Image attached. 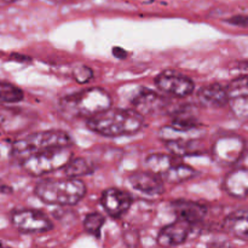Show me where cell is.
I'll use <instances>...</instances> for the list:
<instances>
[{"label": "cell", "instance_id": "24", "mask_svg": "<svg viewBox=\"0 0 248 248\" xmlns=\"http://www.w3.org/2000/svg\"><path fill=\"white\" fill-rule=\"evenodd\" d=\"M104 222H106V219H104V217L101 213H89L84 219L85 232L93 235V236H99L102 228H103L104 225Z\"/></svg>", "mask_w": 248, "mask_h": 248}, {"label": "cell", "instance_id": "10", "mask_svg": "<svg viewBox=\"0 0 248 248\" xmlns=\"http://www.w3.org/2000/svg\"><path fill=\"white\" fill-rule=\"evenodd\" d=\"M101 203L110 217L120 218L130 210L132 205V196L127 191L109 188L102 194Z\"/></svg>", "mask_w": 248, "mask_h": 248}, {"label": "cell", "instance_id": "17", "mask_svg": "<svg viewBox=\"0 0 248 248\" xmlns=\"http://www.w3.org/2000/svg\"><path fill=\"white\" fill-rule=\"evenodd\" d=\"M224 228L237 239L248 241V210H239L227 217Z\"/></svg>", "mask_w": 248, "mask_h": 248}, {"label": "cell", "instance_id": "16", "mask_svg": "<svg viewBox=\"0 0 248 248\" xmlns=\"http://www.w3.org/2000/svg\"><path fill=\"white\" fill-rule=\"evenodd\" d=\"M159 137L165 144H167V143L198 140L202 137V132L199 126L198 127H181L172 124L171 126H164L160 128Z\"/></svg>", "mask_w": 248, "mask_h": 248}, {"label": "cell", "instance_id": "21", "mask_svg": "<svg viewBox=\"0 0 248 248\" xmlns=\"http://www.w3.org/2000/svg\"><path fill=\"white\" fill-rule=\"evenodd\" d=\"M201 138L198 140H184V142H173V143H167V148L171 150L173 154L176 155H195L201 154L203 153V148L201 147L200 142Z\"/></svg>", "mask_w": 248, "mask_h": 248}, {"label": "cell", "instance_id": "15", "mask_svg": "<svg viewBox=\"0 0 248 248\" xmlns=\"http://www.w3.org/2000/svg\"><path fill=\"white\" fill-rule=\"evenodd\" d=\"M172 208H173V212L176 213L178 219L183 220L190 225L202 222L206 212H207L205 206L188 200L174 201V202H172Z\"/></svg>", "mask_w": 248, "mask_h": 248}, {"label": "cell", "instance_id": "9", "mask_svg": "<svg viewBox=\"0 0 248 248\" xmlns=\"http://www.w3.org/2000/svg\"><path fill=\"white\" fill-rule=\"evenodd\" d=\"M128 183L135 190L149 198H156L165 193L161 177L150 171H137L128 176Z\"/></svg>", "mask_w": 248, "mask_h": 248}, {"label": "cell", "instance_id": "28", "mask_svg": "<svg viewBox=\"0 0 248 248\" xmlns=\"http://www.w3.org/2000/svg\"><path fill=\"white\" fill-rule=\"evenodd\" d=\"M10 58L14 61H18V62H29V61H31L29 57H27V56L24 55H19V53H12V55L10 56Z\"/></svg>", "mask_w": 248, "mask_h": 248}, {"label": "cell", "instance_id": "22", "mask_svg": "<svg viewBox=\"0 0 248 248\" xmlns=\"http://www.w3.org/2000/svg\"><path fill=\"white\" fill-rule=\"evenodd\" d=\"M24 98V93L18 86L9 81L0 80V103H18Z\"/></svg>", "mask_w": 248, "mask_h": 248}, {"label": "cell", "instance_id": "18", "mask_svg": "<svg viewBox=\"0 0 248 248\" xmlns=\"http://www.w3.org/2000/svg\"><path fill=\"white\" fill-rule=\"evenodd\" d=\"M174 165L173 157L169 154H150L145 159L144 167L147 171L162 177Z\"/></svg>", "mask_w": 248, "mask_h": 248}, {"label": "cell", "instance_id": "31", "mask_svg": "<svg viewBox=\"0 0 248 248\" xmlns=\"http://www.w3.org/2000/svg\"><path fill=\"white\" fill-rule=\"evenodd\" d=\"M51 1H56V2H64V1H70V0H51Z\"/></svg>", "mask_w": 248, "mask_h": 248}, {"label": "cell", "instance_id": "5", "mask_svg": "<svg viewBox=\"0 0 248 248\" xmlns=\"http://www.w3.org/2000/svg\"><path fill=\"white\" fill-rule=\"evenodd\" d=\"M72 159L73 154L68 147L53 148L24 157L22 167L31 176L41 177L64 169Z\"/></svg>", "mask_w": 248, "mask_h": 248}, {"label": "cell", "instance_id": "20", "mask_svg": "<svg viewBox=\"0 0 248 248\" xmlns=\"http://www.w3.org/2000/svg\"><path fill=\"white\" fill-rule=\"evenodd\" d=\"M63 170H64V174L67 177L79 178V177H84L92 173L94 167L91 162L87 161L84 157H77V159L70 160Z\"/></svg>", "mask_w": 248, "mask_h": 248}, {"label": "cell", "instance_id": "4", "mask_svg": "<svg viewBox=\"0 0 248 248\" xmlns=\"http://www.w3.org/2000/svg\"><path fill=\"white\" fill-rule=\"evenodd\" d=\"M72 137L64 131H41V132L31 133V135L16 140L12 144L11 154L22 161L24 157L29 156L34 153L53 149V148L69 147L72 145Z\"/></svg>", "mask_w": 248, "mask_h": 248}, {"label": "cell", "instance_id": "27", "mask_svg": "<svg viewBox=\"0 0 248 248\" xmlns=\"http://www.w3.org/2000/svg\"><path fill=\"white\" fill-rule=\"evenodd\" d=\"M228 23H232L234 26L239 27H247L248 26V17L244 16V15H237V16L232 17V18L227 19Z\"/></svg>", "mask_w": 248, "mask_h": 248}, {"label": "cell", "instance_id": "26", "mask_svg": "<svg viewBox=\"0 0 248 248\" xmlns=\"http://www.w3.org/2000/svg\"><path fill=\"white\" fill-rule=\"evenodd\" d=\"M72 75L79 84H87L93 79V70L85 64H78L73 68Z\"/></svg>", "mask_w": 248, "mask_h": 248}, {"label": "cell", "instance_id": "13", "mask_svg": "<svg viewBox=\"0 0 248 248\" xmlns=\"http://www.w3.org/2000/svg\"><path fill=\"white\" fill-rule=\"evenodd\" d=\"M198 99L203 107L220 108L229 103L230 94L228 87L222 86L220 84H210L199 90Z\"/></svg>", "mask_w": 248, "mask_h": 248}, {"label": "cell", "instance_id": "12", "mask_svg": "<svg viewBox=\"0 0 248 248\" xmlns=\"http://www.w3.org/2000/svg\"><path fill=\"white\" fill-rule=\"evenodd\" d=\"M166 101L164 97L150 90H140L135 98L132 99V106L136 111L140 115H152L164 109Z\"/></svg>", "mask_w": 248, "mask_h": 248}, {"label": "cell", "instance_id": "19", "mask_svg": "<svg viewBox=\"0 0 248 248\" xmlns=\"http://www.w3.org/2000/svg\"><path fill=\"white\" fill-rule=\"evenodd\" d=\"M196 176V170L188 165H173L164 176L161 177L169 183L178 184L189 181Z\"/></svg>", "mask_w": 248, "mask_h": 248}, {"label": "cell", "instance_id": "1", "mask_svg": "<svg viewBox=\"0 0 248 248\" xmlns=\"http://www.w3.org/2000/svg\"><path fill=\"white\" fill-rule=\"evenodd\" d=\"M144 125V119L138 111L130 109L108 108L87 119V127L104 137H121L137 133Z\"/></svg>", "mask_w": 248, "mask_h": 248}, {"label": "cell", "instance_id": "2", "mask_svg": "<svg viewBox=\"0 0 248 248\" xmlns=\"http://www.w3.org/2000/svg\"><path fill=\"white\" fill-rule=\"evenodd\" d=\"M34 194L44 203L53 206H74L82 200L86 186L79 178L44 179L34 189Z\"/></svg>", "mask_w": 248, "mask_h": 248}, {"label": "cell", "instance_id": "32", "mask_svg": "<svg viewBox=\"0 0 248 248\" xmlns=\"http://www.w3.org/2000/svg\"><path fill=\"white\" fill-rule=\"evenodd\" d=\"M1 245H2V244H1V242H0V246H1Z\"/></svg>", "mask_w": 248, "mask_h": 248}, {"label": "cell", "instance_id": "7", "mask_svg": "<svg viewBox=\"0 0 248 248\" xmlns=\"http://www.w3.org/2000/svg\"><path fill=\"white\" fill-rule=\"evenodd\" d=\"M11 223L23 234H44L53 228V223L45 213L33 208L14 211L11 213Z\"/></svg>", "mask_w": 248, "mask_h": 248}, {"label": "cell", "instance_id": "30", "mask_svg": "<svg viewBox=\"0 0 248 248\" xmlns=\"http://www.w3.org/2000/svg\"><path fill=\"white\" fill-rule=\"evenodd\" d=\"M4 2H9V4H11V2H17L19 1V0H2Z\"/></svg>", "mask_w": 248, "mask_h": 248}, {"label": "cell", "instance_id": "8", "mask_svg": "<svg viewBox=\"0 0 248 248\" xmlns=\"http://www.w3.org/2000/svg\"><path fill=\"white\" fill-rule=\"evenodd\" d=\"M155 85L164 93L171 94L177 98L188 97L194 91V81L190 78L176 72L164 70L155 78Z\"/></svg>", "mask_w": 248, "mask_h": 248}, {"label": "cell", "instance_id": "29", "mask_svg": "<svg viewBox=\"0 0 248 248\" xmlns=\"http://www.w3.org/2000/svg\"><path fill=\"white\" fill-rule=\"evenodd\" d=\"M0 193H11V189L9 186H0Z\"/></svg>", "mask_w": 248, "mask_h": 248}, {"label": "cell", "instance_id": "23", "mask_svg": "<svg viewBox=\"0 0 248 248\" xmlns=\"http://www.w3.org/2000/svg\"><path fill=\"white\" fill-rule=\"evenodd\" d=\"M229 106L232 114L240 120H248V94L230 97Z\"/></svg>", "mask_w": 248, "mask_h": 248}, {"label": "cell", "instance_id": "25", "mask_svg": "<svg viewBox=\"0 0 248 248\" xmlns=\"http://www.w3.org/2000/svg\"><path fill=\"white\" fill-rule=\"evenodd\" d=\"M230 97L240 96V94H248V74L241 75L230 82L228 86Z\"/></svg>", "mask_w": 248, "mask_h": 248}, {"label": "cell", "instance_id": "11", "mask_svg": "<svg viewBox=\"0 0 248 248\" xmlns=\"http://www.w3.org/2000/svg\"><path fill=\"white\" fill-rule=\"evenodd\" d=\"M188 223L178 219L172 224L166 225L160 230L157 235V244L162 247H174L184 244L190 232Z\"/></svg>", "mask_w": 248, "mask_h": 248}, {"label": "cell", "instance_id": "14", "mask_svg": "<svg viewBox=\"0 0 248 248\" xmlns=\"http://www.w3.org/2000/svg\"><path fill=\"white\" fill-rule=\"evenodd\" d=\"M223 189L225 193L236 199H245L248 196V169H236L229 172L223 181Z\"/></svg>", "mask_w": 248, "mask_h": 248}, {"label": "cell", "instance_id": "3", "mask_svg": "<svg viewBox=\"0 0 248 248\" xmlns=\"http://www.w3.org/2000/svg\"><path fill=\"white\" fill-rule=\"evenodd\" d=\"M111 98L106 90L91 87L64 97L61 108L67 115L90 119L101 111L110 108Z\"/></svg>", "mask_w": 248, "mask_h": 248}, {"label": "cell", "instance_id": "6", "mask_svg": "<svg viewBox=\"0 0 248 248\" xmlns=\"http://www.w3.org/2000/svg\"><path fill=\"white\" fill-rule=\"evenodd\" d=\"M245 150H246V140L241 136L230 133V135L220 136L216 140L211 149V154L218 164L232 166L241 160Z\"/></svg>", "mask_w": 248, "mask_h": 248}]
</instances>
